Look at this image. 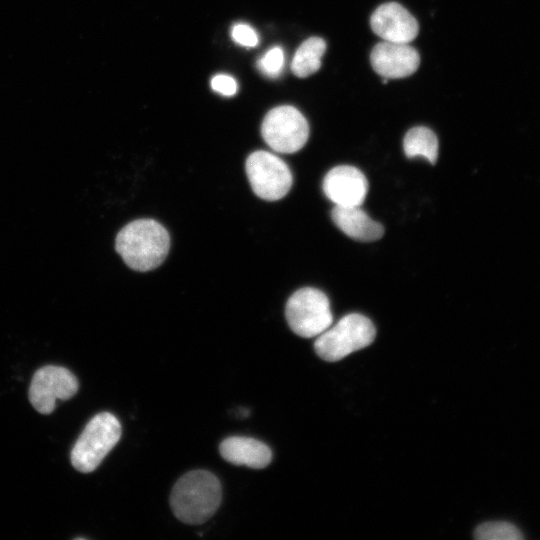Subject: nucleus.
Wrapping results in <instances>:
<instances>
[{
    "label": "nucleus",
    "instance_id": "nucleus-9",
    "mask_svg": "<svg viewBox=\"0 0 540 540\" xmlns=\"http://www.w3.org/2000/svg\"><path fill=\"white\" fill-rule=\"evenodd\" d=\"M322 188L335 206H360L368 192V181L358 168L339 165L327 172Z\"/></svg>",
    "mask_w": 540,
    "mask_h": 540
},
{
    "label": "nucleus",
    "instance_id": "nucleus-6",
    "mask_svg": "<svg viewBox=\"0 0 540 540\" xmlns=\"http://www.w3.org/2000/svg\"><path fill=\"white\" fill-rule=\"evenodd\" d=\"M261 134L272 150L284 154L295 153L306 144L309 125L297 108L283 105L266 114L261 125Z\"/></svg>",
    "mask_w": 540,
    "mask_h": 540
},
{
    "label": "nucleus",
    "instance_id": "nucleus-14",
    "mask_svg": "<svg viewBox=\"0 0 540 540\" xmlns=\"http://www.w3.org/2000/svg\"><path fill=\"white\" fill-rule=\"evenodd\" d=\"M326 50V42L320 37H310L296 50L291 62L293 74L299 78L308 77L319 70L321 58Z\"/></svg>",
    "mask_w": 540,
    "mask_h": 540
},
{
    "label": "nucleus",
    "instance_id": "nucleus-5",
    "mask_svg": "<svg viewBox=\"0 0 540 540\" xmlns=\"http://www.w3.org/2000/svg\"><path fill=\"white\" fill-rule=\"evenodd\" d=\"M285 315L291 330L305 338L320 335L333 322L328 297L312 287L301 288L289 297Z\"/></svg>",
    "mask_w": 540,
    "mask_h": 540
},
{
    "label": "nucleus",
    "instance_id": "nucleus-7",
    "mask_svg": "<svg viewBox=\"0 0 540 540\" xmlns=\"http://www.w3.org/2000/svg\"><path fill=\"white\" fill-rule=\"evenodd\" d=\"M245 168L253 192L266 201L283 198L292 186L293 177L287 164L268 151L251 153Z\"/></svg>",
    "mask_w": 540,
    "mask_h": 540
},
{
    "label": "nucleus",
    "instance_id": "nucleus-2",
    "mask_svg": "<svg viewBox=\"0 0 540 540\" xmlns=\"http://www.w3.org/2000/svg\"><path fill=\"white\" fill-rule=\"evenodd\" d=\"M222 499L218 478L206 470L183 475L174 485L170 505L174 515L187 524H201L217 511Z\"/></svg>",
    "mask_w": 540,
    "mask_h": 540
},
{
    "label": "nucleus",
    "instance_id": "nucleus-15",
    "mask_svg": "<svg viewBox=\"0 0 540 540\" xmlns=\"http://www.w3.org/2000/svg\"><path fill=\"white\" fill-rule=\"evenodd\" d=\"M438 139L435 133L424 126L410 129L403 139L404 153L408 158L423 157L431 164L438 158Z\"/></svg>",
    "mask_w": 540,
    "mask_h": 540
},
{
    "label": "nucleus",
    "instance_id": "nucleus-10",
    "mask_svg": "<svg viewBox=\"0 0 540 540\" xmlns=\"http://www.w3.org/2000/svg\"><path fill=\"white\" fill-rule=\"evenodd\" d=\"M375 72L386 79H398L412 75L419 67L418 51L408 43L383 41L374 46L370 54Z\"/></svg>",
    "mask_w": 540,
    "mask_h": 540
},
{
    "label": "nucleus",
    "instance_id": "nucleus-8",
    "mask_svg": "<svg viewBox=\"0 0 540 540\" xmlns=\"http://www.w3.org/2000/svg\"><path fill=\"white\" fill-rule=\"evenodd\" d=\"M79 383L68 369L47 365L38 369L31 380L29 401L41 414H50L57 400H68L78 391Z\"/></svg>",
    "mask_w": 540,
    "mask_h": 540
},
{
    "label": "nucleus",
    "instance_id": "nucleus-19",
    "mask_svg": "<svg viewBox=\"0 0 540 540\" xmlns=\"http://www.w3.org/2000/svg\"><path fill=\"white\" fill-rule=\"evenodd\" d=\"M212 89L223 95V96H233L238 89L236 80L226 74H217L211 79Z\"/></svg>",
    "mask_w": 540,
    "mask_h": 540
},
{
    "label": "nucleus",
    "instance_id": "nucleus-3",
    "mask_svg": "<svg viewBox=\"0 0 540 540\" xmlns=\"http://www.w3.org/2000/svg\"><path fill=\"white\" fill-rule=\"evenodd\" d=\"M121 425L109 412L95 415L85 426L71 450L73 467L82 472L94 471L117 444Z\"/></svg>",
    "mask_w": 540,
    "mask_h": 540
},
{
    "label": "nucleus",
    "instance_id": "nucleus-18",
    "mask_svg": "<svg viewBox=\"0 0 540 540\" xmlns=\"http://www.w3.org/2000/svg\"><path fill=\"white\" fill-rule=\"evenodd\" d=\"M231 37L237 44L245 47H255L259 38L256 31L245 23H238L232 27Z\"/></svg>",
    "mask_w": 540,
    "mask_h": 540
},
{
    "label": "nucleus",
    "instance_id": "nucleus-17",
    "mask_svg": "<svg viewBox=\"0 0 540 540\" xmlns=\"http://www.w3.org/2000/svg\"><path fill=\"white\" fill-rule=\"evenodd\" d=\"M284 66V52L280 46L270 48L257 62L258 70L270 78L278 77Z\"/></svg>",
    "mask_w": 540,
    "mask_h": 540
},
{
    "label": "nucleus",
    "instance_id": "nucleus-11",
    "mask_svg": "<svg viewBox=\"0 0 540 540\" xmlns=\"http://www.w3.org/2000/svg\"><path fill=\"white\" fill-rule=\"evenodd\" d=\"M370 25L384 41L395 43H410L419 31L417 20L396 2L380 5L371 15Z\"/></svg>",
    "mask_w": 540,
    "mask_h": 540
},
{
    "label": "nucleus",
    "instance_id": "nucleus-13",
    "mask_svg": "<svg viewBox=\"0 0 540 540\" xmlns=\"http://www.w3.org/2000/svg\"><path fill=\"white\" fill-rule=\"evenodd\" d=\"M331 218L343 233L357 241H376L384 234L383 225L370 218L360 206H334Z\"/></svg>",
    "mask_w": 540,
    "mask_h": 540
},
{
    "label": "nucleus",
    "instance_id": "nucleus-16",
    "mask_svg": "<svg viewBox=\"0 0 540 540\" xmlns=\"http://www.w3.org/2000/svg\"><path fill=\"white\" fill-rule=\"evenodd\" d=\"M474 536L479 540H519L521 531L513 524L504 521H492L479 525Z\"/></svg>",
    "mask_w": 540,
    "mask_h": 540
},
{
    "label": "nucleus",
    "instance_id": "nucleus-12",
    "mask_svg": "<svg viewBox=\"0 0 540 540\" xmlns=\"http://www.w3.org/2000/svg\"><path fill=\"white\" fill-rule=\"evenodd\" d=\"M219 451L224 460L253 469L265 468L272 459L271 449L265 443L249 437L226 438L221 442Z\"/></svg>",
    "mask_w": 540,
    "mask_h": 540
},
{
    "label": "nucleus",
    "instance_id": "nucleus-1",
    "mask_svg": "<svg viewBox=\"0 0 540 540\" xmlns=\"http://www.w3.org/2000/svg\"><path fill=\"white\" fill-rule=\"evenodd\" d=\"M170 237L153 219H137L125 225L115 238V249L131 269L146 272L160 266L168 255Z\"/></svg>",
    "mask_w": 540,
    "mask_h": 540
},
{
    "label": "nucleus",
    "instance_id": "nucleus-4",
    "mask_svg": "<svg viewBox=\"0 0 540 540\" xmlns=\"http://www.w3.org/2000/svg\"><path fill=\"white\" fill-rule=\"evenodd\" d=\"M375 335V327L369 318L351 313L318 335L314 348L323 360L339 361L352 352L370 345Z\"/></svg>",
    "mask_w": 540,
    "mask_h": 540
}]
</instances>
